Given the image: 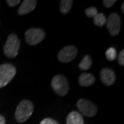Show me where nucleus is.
Masks as SVG:
<instances>
[{
    "label": "nucleus",
    "instance_id": "f257e3e1",
    "mask_svg": "<svg viewBox=\"0 0 124 124\" xmlns=\"http://www.w3.org/2000/svg\"><path fill=\"white\" fill-rule=\"evenodd\" d=\"M34 111L33 103L28 100H23L18 105L15 111V119L19 123H23L30 118Z\"/></svg>",
    "mask_w": 124,
    "mask_h": 124
},
{
    "label": "nucleus",
    "instance_id": "f03ea898",
    "mask_svg": "<svg viewBox=\"0 0 124 124\" xmlns=\"http://www.w3.org/2000/svg\"><path fill=\"white\" fill-rule=\"evenodd\" d=\"M20 40L18 39L17 35L12 33L8 37L7 41L4 47L5 55L9 58L15 57L18 54V51L20 47Z\"/></svg>",
    "mask_w": 124,
    "mask_h": 124
},
{
    "label": "nucleus",
    "instance_id": "7ed1b4c3",
    "mask_svg": "<svg viewBox=\"0 0 124 124\" xmlns=\"http://www.w3.org/2000/svg\"><path fill=\"white\" fill-rule=\"evenodd\" d=\"M16 75L15 67L10 63L0 65V88L8 85Z\"/></svg>",
    "mask_w": 124,
    "mask_h": 124
},
{
    "label": "nucleus",
    "instance_id": "20e7f679",
    "mask_svg": "<svg viewBox=\"0 0 124 124\" xmlns=\"http://www.w3.org/2000/svg\"><path fill=\"white\" fill-rule=\"evenodd\" d=\"M51 85L54 91L61 97L65 96L69 90L68 80L62 75H57L54 77L51 81Z\"/></svg>",
    "mask_w": 124,
    "mask_h": 124
},
{
    "label": "nucleus",
    "instance_id": "39448f33",
    "mask_svg": "<svg viewBox=\"0 0 124 124\" xmlns=\"http://www.w3.org/2000/svg\"><path fill=\"white\" fill-rule=\"evenodd\" d=\"M45 38V32L41 28H32L26 32L25 39L31 46H35L41 42Z\"/></svg>",
    "mask_w": 124,
    "mask_h": 124
},
{
    "label": "nucleus",
    "instance_id": "423d86ee",
    "mask_svg": "<svg viewBox=\"0 0 124 124\" xmlns=\"http://www.w3.org/2000/svg\"><path fill=\"white\" fill-rule=\"evenodd\" d=\"M77 106L83 115L88 117H92L97 113V108L93 102L81 99L77 102Z\"/></svg>",
    "mask_w": 124,
    "mask_h": 124
},
{
    "label": "nucleus",
    "instance_id": "0eeeda50",
    "mask_svg": "<svg viewBox=\"0 0 124 124\" xmlns=\"http://www.w3.org/2000/svg\"><path fill=\"white\" fill-rule=\"evenodd\" d=\"M106 26L112 36L117 35L121 29V18L117 13L110 14L106 19Z\"/></svg>",
    "mask_w": 124,
    "mask_h": 124
},
{
    "label": "nucleus",
    "instance_id": "6e6552de",
    "mask_svg": "<svg viewBox=\"0 0 124 124\" xmlns=\"http://www.w3.org/2000/svg\"><path fill=\"white\" fill-rule=\"evenodd\" d=\"M78 50L74 46H67L59 51L58 59L62 63H68L76 57Z\"/></svg>",
    "mask_w": 124,
    "mask_h": 124
},
{
    "label": "nucleus",
    "instance_id": "1a4fd4ad",
    "mask_svg": "<svg viewBox=\"0 0 124 124\" xmlns=\"http://www.w3.org/2000/svg\"><path fill=\"white\" fill-rule=\"evenodd\" d=\"M100 77L102 83L107 86L115 84L116 80L115 72L109 68H103L100 71Z\"/></svg>",
    "mask_w": 124,
    "mask_h": 124
},
{
    "label": "nucleus",
    "instance_id": "9d476101",
    "mask_svg": "<svg viewBox=\"0 0 124 124\" xmlns=\"http://www.w3.org/2000/svg\"><path fill=\"white\" fill-rule=\"evenodd\" d=\"M37 6V1L35 0H24L21 6L18 8V14L19 15H24L30 13Z\"/></svg>",
    "mask_w": 124,
    "mask_h": 124
},
{
    "label": "nucleus",
    "instance_id": "9b49d317",
    "mask_svg": "<svg viewBox=\"0 0 124 124\" xmlns=\"http://www.w3.org/2000/svg\"><path fill=\"white\" fill-rule=\"evenodd\" d=\"M66 124H84V121L80 113L73 111L70 112L67 116Z\"/></svg>",
    "mask_w": 124,
    "mask_h": 124
},
{
    "label": "nucleus",
    "instance_id": "f8f14e48",
    "mask_svg": "<svg viewBox=\"0 0 124 124\" xmlns=\"http://www.w3.org/2000/svg\"><path fill=\"white\" fill-rule=\"evenodd\" d=\"M95 78L90 73H82L79 77V84L83 87H88L94 83Z\"/></svg>",
    "mask_w": 124,
    "mask_h": 124
},
{
    "label": "nucleus",
    "instance_id": "ddd939ff",
    "mask_svg": "<svg viewBox=\"0 0 124 124\" xmlns=\"http://www.w3.org/2000/svg\"><path fill=\"white\" fill-rule=\"evenodd\" d=\"M92 59L89 56L88 54L85 55L84 58L82 59L81 62L79 64V67L82 70H87L90 69V68L92 66Z\"/></svg>",
    "mask_w": 124,
    "mask_h": 124
},
{
    "label": "nucleus",
    "instance_id": "4468645a",
    "mask_svg": "<svg viewBox=\"0 0 124 124\" xmlns=\"http://www.w3.org/2000/svg\"><path fill=\"white\" fill-rule=\"evenodd\" d=\"M72 4V0H62L60 1V12L62 14H67L70 10Z\"/></svg>",
    "mask_w": 124,
    "mask_h": 124
},
{
    "label": "nucleus",
    "instance_id": "2eb2a0df",
    "mask_svg": "<svg viewBox=\"0 0 124 124\" xmlns=\"http://www.w3.org/2000/svg\"><path fill=\"white\" fill-rule=\"evenodd\" d=\"M93 22L97 26L101 27L106 23V18L103 13H97L94 17Z\"/></svg>",
    "mask_w": 124,
    "mask_h": 124
},
{
    "label": "nucleus",
    "instance_id": "dca6fc26",
    "mask_svg": "<svg viewBox=\"0 0 124 124\" xmlns=\"http://www.w3.org/2000/svg\"><path fill=\"white\" fill-rule=\"evenodd\" d=\"M116 50L115 48L110 47L107 50L106 53V57L108 61H114L116 58Z\"/></svg>",
    "mask_w": 124,
    "mask_h": 124
},
{
    "label": "nucleus",
    "instance_id": "f3484780",
    "mask_svg": "<svg viewBox=\"0 0 124 124\" xmlns=\"http://www.w3.org/2000/svg\"><path fill=\"white\" fill-rule=\"evenodd\" d=\"M85 13L88 17H94L95 15L98 13L97 9L95 7H90L85 10Z\"/></svg>",
    "mask_w": 124,
    "mask_h": 124
},
{
    "label": "nucleus",
    "instance_id": "a211bd4d",
    "mask_svg": "<svg viewBox=\"0 0 124 124\" xmlns=\"http://www.w3.org/2000/svg\"><path fill=\"white\" fill-rule=\"evenodd\" d=\"M40 124H59L57 121H56L55 120L50 119V118H46L44 119H43L41 122Z\"/></svg>",
    "mask_w": 124,
    "mask_h": 124
},
{
    "label": "nucleus",
    "instance_id": "6ab92c4d",
    "mask_svg": "<svg viewBox=\"0 0 124 124\" xmlns=\"http://www.w3.org/2000/svg\"><path fill=\"white\" fill-rule=\"evenodd\" d=\"M103 5L106 8H109L115 4L116 1L115 0H103Z\"/></svg>",
    "mask_w": 124,
    "mask_h": 124
},
{
    "label": "nucleus",
    "instance_id": "aec40b11",
    "mask_svg": "<svg viewBox=\"0 0 124 124\" xmlns=\"http://www.w3.org/2000/svg\"><path fill=\"white\" fill-rule=\"evenodd\" d=\"M118 62L121 66H124V50H122L118 56Z\"/></svg>",
    "mask_w": 124,
    "mask_h": 124
},
{
    "label": "nucleus",
    "instance_id": "412c9836",
    "mask_svg": "<svg viewBox=\"0 0 124 124\" xmlns=\"http://www.w3.org/2000/svg\"><path fill=\"white\" fill-rule=\"evenodd\" d=\"M6 2L9 6L14 7V6H16L17 5L19 4L20 3V1L19 0H7Z\"/></svg>",
    "mask_w": 124,
    "mask_h": 124
},
{
    "label": "nucleus",
    "instance_id": "4be33fe9",
    "mask_svg": "<svg viewBox=\"0 0 124 124\" xmlns=\"http://www.w3.org/2000/svg\"><path fill=\"white\" fill-rule=\"evenodd\" d=\"M6 124V121L5 118L2 115H0V124Z\"/></svg>",
    "mask_w": 124,
    "mask_h": 124
},
{
    "label": "nucleus",
    "instance_id": "5701e85b",
    "mask_svg": "<svg viewBox=\"0 0 124 124\" xmlns=\"http://www.w3.org/2000/svg\"><path fill=\"white\" fill-rule=\"evenodd\" d=\"M121 12L124 13V3H123L121 5Z\"/></svg>",
    "mask_w": 124,
    "mask_h": 124
}]
</instances>
